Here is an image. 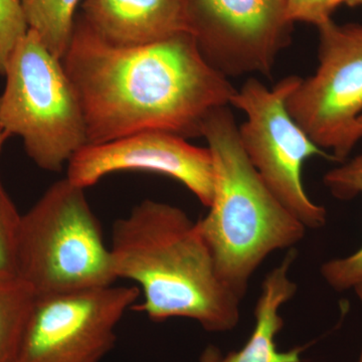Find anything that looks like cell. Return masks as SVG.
Returning a JSON list of instances; mask_svg holds the SVG:
<instances>
[{
  "instance_id": "1",
  "label": "cell",
  "mask_w": 362,
  "mask_h": 362,
  "mask_svg": "<svg viewBox=\"0 0 362 362\" xmlns=\"http://www.w3.org/2000/svg\"><path fill=\"white\" fill-rule=\"evenodd\" d=\"M62 63L82 104L88 144L149 130L201 137L204 119L237 92L189 33L117 47L81 18Z\"/></svg>"
},
{
  "instance_id": "2",
  "label": "cell",
  "mask_w": 362,
  "mask_h": 362,
  "mask_svg": "<svg viewBox=\"0 0 362 362\" xmlns=\"http://www.w3.org/2000/svg\"><path fill=\"white\" fill-rule=\"evenodd\" d=\"M109 247L117 280L137 283V309L151 320L192 319L214 333L239 323L242 299L221 281L197 223L180 207L144 199L114 223Z\"/></svg>"
},
{
  "instance_id": "3",
  "label": "cell",
  "mask_w": 362,
  "mask_h": 362,
  "mask_svg": "<svg viewBox=\"0 0 362 362\" xmlns=\"http://www.w3.org/2000/svg\"><path fill=\"white\" fill-rule=\"evenodd\" d=\"M230 107L207 115L202 136L213 156L214 192L209 213L197 221L223 283L243 299L267 257L292 249L306 226L274 194L240 144Z\"/></svg>"
},
{
  "instance_id": "4",
  "label": "cell",
  "mask_w": 362,
  "mask_h": 362,
  "mask_svg": "<svg viewBox=\"0 0 362 362\" xmlns=\"http://www.w3.org/2000/svg\"><path fill=\"white\" fill-rule=\"evenodd\" d=\"M16 276L37 296L115 283L110 247L84 188L57 181L21 216Z\"/></svg>"
},
{
  "instance_id": "5",
  "label": "cell",
  "mask_w": 362,
  "mask_h": 362,
  "mask_svg": "<svg viewBox=\"0 0 362 362\" xmlns=\"http://www.w3.org/2000/svg\"><path fill=\"white\" fill-rule=\"evenodd\" d=\"M0 128L40 168L59 173L88 144L84 111L62 59L28 30L7 59Z\"/></svg>"
},
{
  "instance_id": "6",
  "label": "cell",
  "mask_w": 362,
  "mask_h": 362,
  "mask_svg": "<svg viewBox=\"0 0 362 362\" xmlns=\"http://www.w3.org/2000/svg\"><path fill=\"white\" fill-rule=\"evenodd\" d=\"M300 80L289 76L268 88L249 78L237 89L230 106L246 115L238 127L240 144L266 185L306 228H319L327 214L307 194L302 169L312 156L334 159L312 141L288 111V97Z\"/></svg>"
},
{
  "instance_id": "7",
  "label": "cell",
  "mask_w": 362,
  "mask_h": 362,
  "mask_svg": "<svg viewBox=\"0 0 362 362\" xmlns=\"http://www.w3.org/2000/svg\"><path fill=\"white\" fill-rule=\"evenodd\" d=\"M318 66L302 78L287 109L319 148L345 162L362 139V25L319 26Z\"/></svg>"
},
{
  "instance_id": "8",
  "label": "cell",
  "mask_w": 362,
  "mask_h": 362,
  "mask_svg": "<svg viewBox=\"0 0 362 362\" xmlns=\"http://www.w3.org/2000/svg\"><path fill=\"white\" fill-rule=\"evenodd\" d=\"M140 297L134 286H105L37 296L18 362H100Z\"/></svg>"
},
{
  "instance_id": "9",
  "label": "cell",
  "mask_w": 362,
  "mask_h": 362,
  "mask_svg": "<svg viewBox=\"0 0 362 362\" xmlns=\"http://www.w3.org/2000/svg\"><path fill=\"white\" fill-rule=\"evenodd\" d=\"M202 57L226 78L269 76L291 42L286 0H183Z\"/></svg>"
},
{
  "instance_id": "10",
  "label": "cell",
  "mask_w": 362,
  "mask_h": 362,
  "mask_svg": "<svg viewBox=\"0 0 362 362\" xmlns=\"http://www.w3.org/2000/svg\"><path fill=\"white\" fill-rule=\"evenodd\" d=\"M66 166V178L84 189L111 173L147 171L180 181L204 206L213 202L211 151L166 131H142L109 142L85 145Z\"/></svg>"
},
{
  "instance_id": "11",
  "label": "cell",
  "mask_w": 362,
  "mask_h": 362,
  "mask_svg": "<svg viewBox=\"0 0 362 362\" xmlns=\"http://www.w3.org/2000/svg\"><path fill=\"white\" fill-rule=\"evenodd\" d=\"M82 18L102 40L117 47L190 33L183 0H85Z\"/></svg>"
},
{
  "instance_id": "12",
  "label": "cell",
  "mask_w": 362,
  "mask_h": 362,
  "mask_svg": "<svg viewBox=\"0 0 362 362\" xmlns=\"http://www.w3.org/2000/svg\"><path fill=\"white\" fill-rule=\"evenodd\" d=\"M296 257V250L289 249L283 261L266 276L255 308L254 330L244 347L223 356L221 350L214 346V362L302 361L305 347L280 351L276 343V337L284 326L279 311L297 292V285L289 278V271Z\"/></svg>"
},
{
  "instance_id": "13",
  "label": "cell",
  "mask_w": 362,
  "mask_h": 362,
  "mask_svg": "<svg viewBox=\"0 0 362 362\" xmlns=\"http://www.w3.org/2000/svg\"><path fill=\"white\" fill-rule=\"evenodd\" d=\"M323 180L331 194L341 201H349L362 194V154L326 173ZM321 275L338 292L354 289L362 284V247L345 258L324 263Z\"/></svg>"
},
{
  "instance_id": "14",
  "label": "cell",
  "mask_w": 362,
  "mask_h": 362,
  "mask_svg": "<svg viewBox=\"0 0 362 362\" xmlns=\"http://www.w3.org/2000/svg\"><path fill=\"white\" fill-rule=\"evenodd\" d=\"M37 295L18 276H0V362H18Z\"/></svg>"
},
{
  "instance_id": "15",
  "label": "cell",
  "mask_w": 362,
  "mask_h": 362,
  "mask_svg": "<svg viewBox=\"0 0 362 362\" xmlns=\"http://www.w3.org/2000/svg\"><path fill=\"white\" fill-rule=\"evenodd\" d=\"M81 0H21L28 30L39 37L47 51L63 59L76 25Z\"/></svg>"
},
{
  "instance_id": "16",
  "label": "cell",
  "mask_w": 362,
  "mask_h": 362,
  "mask_svg": "<svg viewBox=\"0 0 362 362\" xmlns=\"http://www.w3.org/2000/svg\"><path fill=\"white\" fill-rule=\"evenodd\" d=\"M21 216L0 176V276L16 275Z\"/></svg>"
},
{
  "instance_id": "17",
  "label": "cell",
  "mask_w": 362,
  "mask_h": 362,
  "mask_svg": "<svg viewBox=\"0 0 362 362\" xmlns=\"http://www.w3.org/2000/svg\"><path fill=\"white\" fill-rule=\"evenodd\" d=\"M28 32L21 0H0V75L16 44Z\"/></svg>"
},
{
  "instance_id": "18",
  "label": "cell",
  "mask_w": 362,
  "mask_h": 362,
  "mask_svg": "<svg viewBox=\"0 0 362 362\" xmlns=\"http://www.w3.org/2000/svg\"><path fill=\"white\" fill-rule=\"evenodd\" d=\"M346 0H286L287 16L292 23H310L319 28L330 20L333 13Z\"/></svg>"
},
{
  "instance_id": "19",
  "label": "cell",
  "mask_w": 362,
  "mask_h": 362,
  "mask_svg": "<svg viewBox=\"0 0 362 362\" xmlns=\"http://www.w3.org/2000/svg\"><path fill=\"white\" fill-rule=\"evenodd\" d=\"M201 362H214V345H209L202 354Z\"/></svg>"
},
{
  "instance_id": "20",
  "label": "cell",
  "mask_w": 362,
  "mask_h": 362,
  "mask_svg": "<svg viewBox=\"0 0 362 362\" xmlns=\"http://www.w3.org/2000/svg\"><path fill=\"white\" fill-rule=\"evenodd\" d=\"M354 290H356L357 297H358L359 301H361L362 305V284L357 285L356 287L354 288ZM358 362H362V350L361 356H359Z\"/></svg>"
},
{
  "instance_id": "21",
  "label": "cell",
  "mask_w": 362,
  "mask_h": 362,
  "mask_svg": "<svg viewBox=\"0 0 362 362\" xmlns=\"http://www.w3.org/2000/svg\"><path fill=\"white\" fill-rule=\"evenodd\" d=\"M7 138H8V136H7L6 133L1 130V128H0V153H1L2 148H4V143H6Z\"/></svg>"
},
{
  "instance_id": "22",
  "label": "cell",
  "mask_w": 362,
  "mask_h": 362,
  "mask_svg": "<svg viewBox=\"0 0 362 362\" xmlns=\"http://www.w3.org/2000/svg\"><path fill=\"white\" fill-rule=\"evenodd\" d=\"M345 4L350 7L362 6V0H346Z\"/></svg>"
},
{
  "instance_id": "23",
  "label": "cell",
  "mask_w": 362,
  "mask_h": 362,
  "mask_svg": "<svg viewBox=\"0 0 362 362\" xmlns=\"http://www.w3.org/2000/svg\"><path fill=\"white\" fill-rule=\"evenodd\" d=\"M358 120H359V123H361V125L362 126V114L361 116H359Z\"/></svg>"
}]
</instances>
